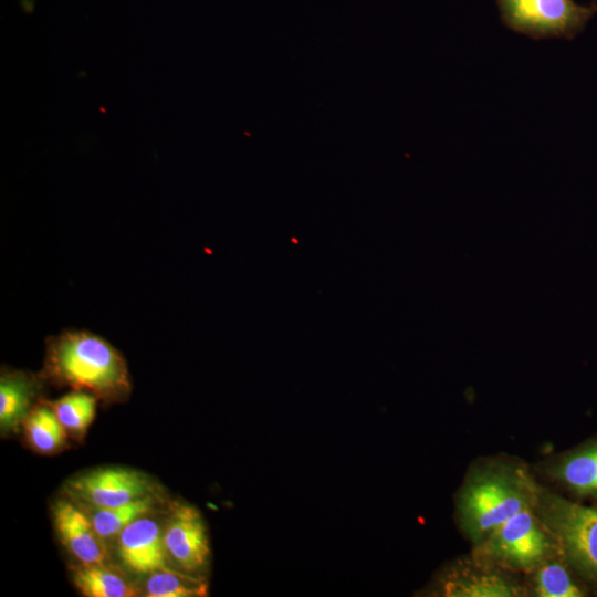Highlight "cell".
<instances>
[{"label": "cell", "instance_id": "cell-1", "mask_svg": "<svg viewBox=\"0 0 597 597\" xmlns=\"http://www.w3.org/2000/svg\"><path fill=\"white\" fill-rule=\"evenodd\" d=\"M540 490L521 464L503 460L478 464L457 495L459 526L476 545L515 514L535 509Z\"/></svg>", "mask_w": 597, "mask_h": 597}, {"label": "cell", "instance_id": "cell-2", "mask_svg": "<svg viewBox=\"0 0 597 597\" xmlns=\"http://www.w3.org/2000/svg\"><path fill=\"white\" fill-rule=\"evenodd\" d=\"M42 377L95 395L104 401L125 399L132 389L123 355L86 329H65L46 339Z\"/></svg>", "mask_w": 597, "mask_h": 597}, {"label": "cell", "instance_id": "cell-3", "mask_svg": "<svg viewBox=\"0 0 597 597\" xmlns=\"http://www.w3.org/2000/svg\"><path fill=\"white\" fill-rule=\"evenodd\" d=\"M535 511L591 595L597 594V505L541 488Z\"/></svg>", "mask_w": 597, "mask_h": 597}, {"label": "cell", "instance_id": "cell-4", "mask_svg": "<svg viewBox=\"0 0 597 597\" xmlns=\"http://www.w3.org/2000/svg\"><path fill=\"white\" fill-rule=\"evenodd\" d=\"M474 548L475 557L495 567L527 574L546 559L562 554L557 541L535 509L515 514Z\"/></svg>", "mask_w": 597, "mask_h": 597}, {"label": "cell", "instance_id": "cell-5", "mask_svg": "<svg viewBox=\"0 0 597 597\" xmlns=\"http://www.w3.org/2000/svg\"><path fill=\"white\" fill-rule=\"evenodd\" d=\"M495 1L505 27L535 40L573 36L594 13L573 0Z\"/></svg>", "mask_w": 597, "mask_h": 597}, {"label": "cell", "instance_id": "cell-6", "mask_svg": "<svg viewBox=\"0 0 597 597\" xmlns=\"http://www.w3.org/2000/svg\"><path fill=\"white\" fill-rule=\"evenodd\" d=\"M151 484L143 473L126 468H102L67 482V493L90 507H112L149 495Z\"/></svg>", "mask_w": 597, "mask_h": 597}, {"label": "cell", "instance_id": "cell-7", "mask_svg": "<svg viewBox=\"0 0 597 597\" xmlns=\"http://www.w3.org/2000/svg\"><path fill=\"white\" fill-rule=\"evenodd\" d=\"M505 570L473 555L444 568L434 584L437 595L448 597H516L525 595Z\"/></svg>", "mask_w": 597, "mask_h": 597}, {"label": "cell", "instance_id": "cell-8", "mask_svg": "<svg viewBox=\"0 0 597 597\" xmlns=\"http://www.w3.org/2000/svg\"><path fill=\"white\" fill-rule=\"evenodd\" d=\"M542 470L568 499L597 505V434L549 458Z\"/></svg>", "mask_w": 597, "mask_h": 597}, {"label": "cell", "instance_id": "cell-9", "mask_svg": "<svg viewBox=\"0 0 597 597\" xmlns=\"http://www.w3.org/2000/svg\"><path fill=\"white\" fill-rule=\"evenodd\" d=\"M164 543L174 561L187 572L206 568L210 542L200 511L187 503L174 504L164 531Z\"/></svg>", "mask_w": 597, "mask_h": 597}, {"label": "cell", "instance_id": "cell-10", "mask_svg": "<svg viewBox=\"0 0 597 597\" xmlns=\"http://www.w3.org/2000/svg\"><path fill=\"white\" fill-rule=\"evenodd\" d=\"M118 555L133 572L151 574L167 569L164 534L156 521L142 516L118 534Z\"/></svg>", "mask_w": 597, "mask_h": 597}, {"label": "cell", "instance_id": "cell-11", "mask_svg": "<svg viewBox=\"0 0 597 597\" xmlns=\"http://www.w3.org/2000/svg\"><path fill=\"white\" fill-rule=\"evenodd\" d=\"M54 524L61 542L82 564L103 565L105 548L90 517L70 502L59 501L53 509Z\"/></svg>", "mask_w": 597, "mask_h": 597}, {"label": "cell", "instance_id": "cell-12", "mask_svg": "<svg viewBox=\"0 0 597 597\" xmlns=\"http://www.w3.org/2000/svg\"><path fill=\"white\" fill-rule=\"evenodd\" d=\"M40 389L39 378L21 370H2L0 376V427L8 432L24 422Z\"/></svg>", "mask_w": 597, "mask_h": 597}, {"label": "cell", "instance_id": "cell-13", "mask_svg": "<svg viewBox=\"0 0 597 597\" xmlns=\"http://www.w3.org/2000/svg\"><path fill=\"white\" fill-rule=\"evenodd\" d=\"M530 591L538 597H586L591 595L584 580L559 554L528 573Z\"/></svg>", "mask_w": 597, "mask_h": 597}, {"label": "cell", "instance_id": "cell-14", "mask_svg": "<svg viewBox=\"0 0 597 597\" xmlns=\"http://www.w3.org/2000/svg\"><path fill=\"white\" fill-rule=\"evenodd\" d=\"M151 494L112 507H91L88 516L101 540L118 535L128 524L145 516L154 506Z\"/></svg>", "mask_w": 597, "mask_h": 597}, {"label": "cell", "instance_id": "cell-15", "mask_svg": "<svg viewBox=\"0 0 597 597\" xmlns=\"http://www.w3.org/2000/svg\"><path fill=\"white\" fill-rule=\"evenodd\" d=\"M24 430L31 447L41 453L54 452L65 442L66 430L45 402L30 411Z\"/></svg>", "mask_w": 597, "mask_h": 597}, {"label": "cell", "instance_id": "cell-16", "mask_svg": "<svg viewBox=\"0 0 597 597\" xmlns=\"http://www.w3.org/2000/svg\"><path fill=\"white\" fill-rule=\"evenodd\" d=\"M97 397L83 390H73L55 400H44L64 429L74 434L86 431L95 417Z\"/></svg>", "mask_w": 597, "mask_h": 597}, {"label": "cell", "instance_id": "cell-17", "mask_svg": "<svg viewBox=\"0 0 597 597\" xmlns=\"http://www.w3.org/2000/svg\"><path fill=\"white\" fill-rule=\"evenodd\" d=\"M77 589L88 597H130L135 589L103 565L82 564L73 572Z\"/></svg>", "mask_w": 597, "mask_h": 597}, {"label": "cell", "instance_id": "cell-18", "mask_svg": "<svg viewBox=\"0 0 597 597\" xmlns=\"http://www.w3.org/2000/svg\"><path fill=\"white\" fill-rule=\"evenodd\" d=\"M146 591L149 597L205 596L208 585L201 577L181 575L167 568L150 574Z\"/></svg>", "mask_w": 597, "mask_h": 597}]
</instances>
